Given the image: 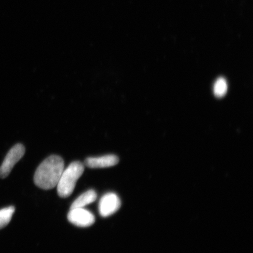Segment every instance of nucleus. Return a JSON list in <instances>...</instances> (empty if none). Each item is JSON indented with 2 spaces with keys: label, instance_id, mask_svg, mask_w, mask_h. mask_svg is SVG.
I'll return each instance as SVG.
<instances>
[{
  "label": "nucleus",
  "instance_id": "obj_1",
  "mask_svg": "<svg viewBox=\"0 0 253 253\" xmlns=\"http://www.w3.org/2000/svg\"><path fill=\"white\" fill-rule=\"evenodd\" d=\"M64 161L53 155L41 163L34 175V182L39 188L49 190L56 187L64 170Z\"/></svg>",
  "mask_w": 253,
  "mask_h": 253
},
{
  "label": "nucleus",
  "instance_id": "obj_2",
  "mask_svg": "<svg viewBox=\"0 0 253 253\" xmlns=\"http://www.w3.org/2000/svg\"><path fill=\"white\" fill-rule=\"evenodd\" d=\"M84 170V165L80 161L72 163L66 169L63 170L56 186L60 197L66 198L72 195L78 180L81 178Z\"/></svg>",
  "mask_w": 253,
  "mask_h": 253
},
{
  "label": "nucleus",
  "instance_id": "obj_3",
  "mask_svg": "<svg viewBox=\"0 0 253 253\" xmlns=\"http://www.w3.org/2000/svg\"><path fill=\"white\" fill-rule=\"evenodd\" d=\"M25 149L24 145L17 144L9 151L4 161L0 167V178H7L19 161L24 156Z\"/></svg>",
  "mask_w": 253,
  "mask_h": 253
},
{
  "label": "nucleus",
  "instance_id": "obj_4",
  "mask_svg": "<svg viewBox=\"0 0 253 253\" xmlns=\"http://www.w3.org/2000/svg\"><path fill=\"white\" fill-rule=\"evenodd\" d=\"M68 219L74 225L81 227H89L95 222L94 214L84 208L71 209Z\"/></svg>",
  "mask_w": 253,
  "mask_h": 253
},
{
  "label": "nucleus",
  "instance_id": "obj_5",
  "mask_svg": "<svg viewBox=\"0 0 253 253\" xmlns=\"http://www.w3.org/2000/svg\"><path fill=\"white\" fill-rule=\"evenodd\" d=\"M121 201L115 193H107L101 198L99 204V213L103 217L115 213L121 207Z\"/></svg>",
  "mask_w": 253,
  "mask_h": 253
},
{
  "label": "nucleus",
  "instance_id": "obj_6",
  "mask_svg": "<svg viewBox=\"0 0 253 253\" xmlns=\"http://www.w3.org/2000/svg\"><path fill=\"white\" fill-rule=\"evenodd\" d=\"M119 158L115 155H106L99 157H88L84 161L85 166L90 169H103L116 166Z\"/></svg>",
  "mask_w": 253,
  "mask_h": 253
},
{
  "label": "nucleus",
  "instance_id": "obj_7",
  "mask_svg": "<svg viewBox=\"0 0 253 253\" xmlns=\"http://www.w3.org/2000/svg\"><path fill=\"white\" fill-rule=\"evenodd\" d=\"M97 195L93 189L88 190L76 199L71 205V209L84 208L96 200Z\"/></svg>",
  "mask_w": 253,
  "mask_h": 253
},
{
  "label": "nucleus",
  "instance_id": "obj_8",
  "mask_svg": "<svg viewBox=\"0 0 253 253\" xmlns=\"http://www.w3.org/2000/svg\"><path fill=\"white\" fill-rule=\"evenodd\" d=\"M228 85L225 78L220 77L217 79L213 86V93L217 98H222L227 93Z\"/></svg>",
  "mask_w": 253,
  "mask_h": 253
},
{
  "label": "nucleus",
  "instance_id": "obj_9",
  "mask_svg": "<svg viewBox=\"0 0 253 253\" xmlns=\"http://www.w3.org/2000/svg\"><path fill=\"white\" fill-rule=\"evenodd\" d=\"M15 212L14 207H9L0 210V229L7 226Z\"/></svg>",
  "mask_w": 253,
  "mask_h": 253
}]
</instances>
